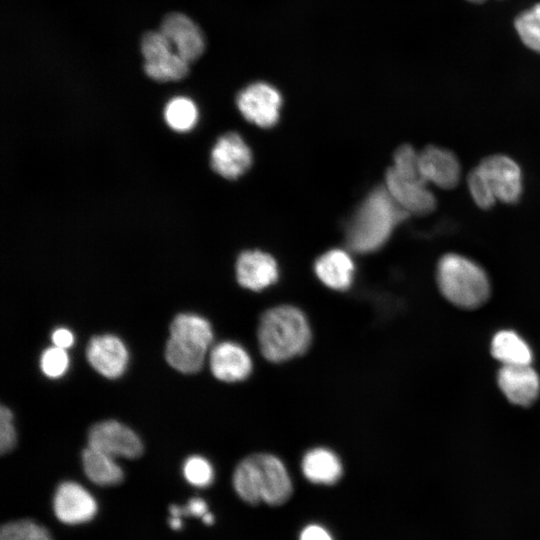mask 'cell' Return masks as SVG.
I'll use <instances>...</instances> for the list:
<instances>
[{
  "label": "cell",
  "mask_w": 540,
  "mask_h": 540,
  "mask_svg": "<svg viewBox=\"0 0 540 540\" xmlns=\"http://www.w3.org/2000/svg\"><path fill=\"white\" fill-rule=\"evenodd\" d=\"M237 495L250 505L265 502L284 504L291 497L293 485L284 463L275 455L258 453L243 459L233 473Z\"/></svg>",
  "instance_id": "1"
},
{
  "label": "cell",
  "mask_w": 540,
  "mask_h": 540,
  "mask_svg": "<svg viewBox=\"0 0 540 540\" xmlns=\"http://www.w3.org/2000/svg\"><path fill=\"white\" fill-rule=\"evenodd\" d=\"M257 338L264 358L281 363L304 354L310 347L312 333L308 319L300 309L281 305L263 313Z\"/></svg>",
  "instance_id": "2"
},
{
  "label": "cell",
  "mask_w": 540,
  "mask_h": 540,
  "mask_svg": "<svg viewBox=\"0 0 540 540\" xmlns=\"http://www.w3.org/2000/svg\"><path fill=\"white\" fill-rule=\"evenodd\" d=\"M408 215L385 186L375 188L348 224L346 239L349 248L357 253H369L381 248L394 228Z\"/></svg>",
  "instance_id": "3"
},
{
  "label": "cell",
  "mask_w": 540,
  "mask_h": 540,
  "mask_svg": "<svg viewBox=\"0 0 540 540\" xmlns=\"http://www.w3.org/2000/svg\"><path fill=\"white\" fill-rule=\"evenodd\" d=\"M437 283L449 302L465 309L480 307L490 296V282L485 270L472 259L457 253H447L439 259Z\"/></svg>",
  "instance_id": "4"
},
{
  "label": "cell",
  "mask_w": 540,
  "mask_h": 540,
  "mask_svg": "<svg viewBox=\"0 0 540 540\" xmlns=\"http://www.w3.org/2000/svg\"><path fill=\"white\" fill-rule=\"evenodd\" d=\"M212 342L213 330L205 318L190 313L178 314L170 325L165 358L181 373H196L203 367Z\"/></svg>",
  "instance_id": "5"
},
{
  "label": "cell",
  "mask_w": 540,
  "mask_h": 540,
  "mask_svg": "<svg viewBox=\"0 0 540 540\" xmlns=\"http://www.w3.org/2000/svg\"><path fill=\"white\" fill-rule=\"evenodd\" d=\"M421 176L419 169L390 167L385 176V188L408 214L426 215L433 212L437 199Z\"/></svg>",
  "instance_id": "6"
},
{
  "label": "cell",
  "mask_w": 540,
  "mask_h": 540,
  "mask_svg": "<svg viewBox=\"0 0 540 540\" xmlns=\"http://www.w3.org/2000/svg\"><path fill=\"white\" fill-rule=\"evenodd\" d=\"M141 52L145 73L155 81H178L188 74L189 63L175 51L161 31L144 34Z\"/></svg>",
  "instance_id": "7"
},
{
  "label": "cell",
  "mask_w": 540,
  "mask_h": 540,
  "mask_svg": "<svg viewBox=\"0 0 540 540\" xmlns=\"http://www.w3.org/2000/svg\"><path fill=\"white\" fill-rule=\"evenodd\" d=\"M88 446L114 458L134 459L143 452L139 436L126 425L106 420L94 424L88 433Z\"/></svg>",
  "instance_id": "8"
},
{
  "label": "cell",
  "mask_w": 540,
  "mask_h": 540,
  "mask_svg": "<svg viewBox=\"0 0 540 540\" xmlns=\"http://www.w3.org/2000/svg\"><path fill=\"white\" fill-rule=\"evenodd\" d=\"M497 201L514 204L523 192V175L519 164L503 154L490 155L479 163Z\"/></svg>",
  "instance_id": "9"
},
{
  "label": "cell",
  "mask_w": 540,
  "mask_h": 540,
  "mask_svg": "<svg viewBox=\"0 0 540 540\" xmlns=\"http://www.w3.org/2000/svg\"><path fill=\"white\" fill-rule=\"evenodd\" d=\"M52 507L55 517L66 525L87 523L98 511V504L93 495L73 481H64L58 485Z\"/></svg>",
  "instance_id": "10"
},
{
  "label": "cell",
  "mask_w": 540,
  "mask_h": 540,
  "mask_svg": "<svg viewBox=\"0 0 540 540\" xmlns=\"http://www.w3.org/2000/svg\"><path fill=\"white\" fill-rule=\"evenodd\" d=\"M282 98L266 83H254L243 89L237 97V106L244 118L262 128L275 125L279 119Z\"/></svg>",
  "instance_id": "11"
},
{
  "label": "cell",
  "mask_w": 540,
  "mask_h": 540,
  "mask_svg": "<svg viewBox=\"0 0 540 540\" xmlns=\"http://www.w3.org/2000/svg\"><path fill=\"white\" fill-rule=\"evenodd\" d=\"M419 170L428 184L445 190L455 188L461 179V165L456 155L434 145L419 152Z\"/></svg>",
  "instance_id": "12"
},
{
  "label": "cell",
  "mask_w": 540,
  "mask_h": 540,
  "mask_svg": "<svg viewBox=\"0 0 540 540\" xmlns=\"http://www.w3.org/2000/svg\"><path fill=\"white\" fill-rule=\"evenodd\" d=\"M252 154L242 139L234 132L222 135L214 144L210 164L212 169L226 179H236L251 165Z\"/></svg>",
  "instance_id": "13"
},
{
  "label": "cell",
  "mask_w": 540,
  "mask_h": 540,
  "mask_svg": "<svg viewBox=\"0 0 540 540\" xmlns=\"http://www.w3.org/2000/svg\"><path fill=\"white\" fill-rule=\"evenodd\" d=\"M87 360L102 376L115 379L125 372L128 351L120 338L111 334L91 338L86 349Z\"/></svg>",
  "instance_id": "14"
},
{
  "label": "cell",
  "mask_w": 540,
  "mask_h": 540,
  "mask_svg": "<svg viewBox=\"0 0 540 540\" xmlns=\"http://www.w3.org/2000/svg\"><path fill=\"white\" fill-rule=\"evenodd\" d=\"M209 365L215 378L228 383L245 380L253 369L249 353L232 341L218 343L211 349Z\"/></svg>",
  "instance_id": "15"
},
{
  "label": "cell",
  "mask_w": 540,
  "mask_h": 540,
  "mask_svg": "<svg viewBox=\"0 0 540 540\" xmlns=\"http://www.w3.org/2000/svg\"><path fill=\"white\" fill-rule=\"evenodd\" d=\"M160 31L188 63L199 58L204 51L205 42L201 30L184 14L166 15L162 20Z\"/></svg>",
  "instance_id": "16"
},
{
  "label": "cell",
  "mask_w": 540,
  "mask_h": 540,
  "mask_svg": "<svg viewBox=\"0 0 540 540\" xmlns=\"http://www.w3.org/2000/svg\"><path fill=\"white\" fill-rule=\"evenodd\" d=\"M277 263L272 256L261 251H245L236 262L238 283L249 290L260 291L278 279Z\"/></svg>",
  "instance_id": "17"
},
{
  "label": "cell",
  "mask_w": 540,
  "mask_h": 540,
  "mask_svg": "<svg viewBox=\"0 0 540 540\" xmlns=\"http://www.w3.org/2000/svg\"><path fill=\"white\" fill-rule=\"evenodd\" d=\"M498 385L513 404L529 406L540 391V380L530 365L503 366L497 377Z\"/></svg>",
  "instance_id": "18"
},
{
  "label": "cell",
  "mask_w": 540,
  "mask_h": 540,
  "mask_svg": "<svg viewBox=\"0 0 540 540\" xmlns=\"http://www.w3.org/2000/svg\"><path fill=\"white\" fill-rule=\"evenodd\" d=\"M314 269L319 280L331 289L343 291L352 284L354 262L344 250L326 252L316 261Z\"/></svg>",
  "instance_id": "19"
},
{
  "label": "cell",
  "mask_w": 540,
  "mask_h": 540,
  "mask_svg": "<svg viewBox=\"0 0 540 540\" xmlns=\"http://www.w3.org/2000/svg\"><path fill=\"white\" fill-rule=\"evenodd\" d=\"M302 473L315 484L333 485L343 475L339 457L330 449L317 447L305 453L301 462Z\"/></svg>",
  "instance_id": "20"
},
{
  "label": "cell",
  "mask_w": 540,
  "mask_h": 540,
  "mask_svg": "<svg viewBox=\"0 0 540 540\" xmlns=\"http://www.w3.org/2000/svg\"><path fill=\"white\" fill-rule=\"evenodd\" d=\"M83 469L91 482L99 486H114L124 479L115 458L88 446L82 453Z\"/></svg>",
  "instance_id": "21"
},
{
  "label": "cell",
  "mask_w": 540,
  "mask_h": 540,
  "mask_svg": "<svg viewBox=\"0 0 540 540\" xmlns=\"http://www.w3.org/2000/svg\"><path fill=\"white\" fill-rule=\"evenodd\" d=\"M491 354L503 366L530 365L532 361V351L528 344L510 330H502L494 335Z\"/></svg>",
  "instance_id": "22"
},
{
  "label": "cell",
  "mask_w": 540,
  "mask_h": 540,
  "mask_svg": "<svg viewBox=\"0 0 540 540\" xmlns=\"http://www.w3.org/2000/svg\"><path fill=\"white\" fill-rule=\"evenodd\" d=\"M164 119L174 131L187 132L197 122L198 110L194 102L186 97H175L165 106Z\"/></svg>",
  "instance_id": "23"
},
{
  "label": "cell",
  "mask_w": 540,
  "mask_h": 540,
  "mask_svg": "<svg viewBox=\"0 0 540 540\" xmlns=\"http://www.w3.org/2000/svg\"><path fill=\"white\" fill-rule=\"evenodd\" d=\"M514 28L527 48L540 53V3L517 15Z\"/></svg>",
  "instance_id": "24"
},
{
  "label": "cell",
  "mask_w": 540,
  "mask_h": 540,
  "mask_svg": "<svg viewBox=\"0 0 540 540\" xmlns=\"http://www.w3.org/2000/svg\"><path fill=\"white\" fill-rule=\"evenodd\" d=\"M0 540H53L49 530L32 519L6 522L0 529Z\"/></svg>",
  "instance_id": "25"
},
{
  "label": "cell",
  "mask_w": 540,
  "mask_h": 540,
  "mask_svg": "<svg viewBox=\"0 0 540 540\" xmlns=\"http://www.w3.org/2000/svg\"><path fill=\"white\" fill-rule=\"evenodd\" d=\"M467 187L472 200L479 208L490 209L497 202L485 175L478 166L469 172Z\"/></svg>",
  "instance_id": "26"
},
{
  "label": "cell",
  "mask_w": 540,
  "mask_h": 540,
  "mask_svg": "<svg viewBox=\"0 0 540 540\" xmlns=\"http://www.w3.org/2000/svg\"><path fill=\"white\" fill-rule=\"evenodd\" d=\"M183 475L188 483L195 487H207L214 480V469L204 457L193 455L183 464Z\"/></svg>",
  "instance_id": "27"
},
{
  "label": "cell",
  "mask_w": 540,
  "mask_h": 540,
  "mask_svg": "<svg viewBox=\"0 0 540 540\" xmlns=\"http://www.w3.org/2000/svg\"><path fill=\"white\" fill-rule=\"evenodd\" d=\"M69 367V357L65 349L53 346L43 351L40 358V368L49 378L63 376Z\"/></svg>",
  "instance_id": "28"
},
{
  "label": "cell",
  "mask_w": 540,
  "mask_h": 540,
  "mask_svg": "<svg viewBox=\"0 0 540 540\" xmlns=\"http://www.w3.org/2000/svg\"><path fill=\"white\" fill-rule=\"evenodd\" d=\"M16 430L13 424L11 410L2 405L0 408V451L5 454L11 451L16 444Z\"/></svg>",
  "instance_id": "29"
},
{
  "label": "cell",
  "mask_w": 540,
  "mask_h": 540,
  "mask_svg": "<svg viewBox=\"0 0 540 540\" xmlns=\"http://www.w3.org/2000/svg\"><path fill=\"white\" fill-rule=\"evenodd\" d=\"M171 517L181 518L182 516L203 517L208 513L207 503L202 498H192L185 506L171 505L169 507Z\"/></svg>",
  "instance_id": "30"
},
{
  "label": "cell",
  "mask_w": 540,
  "mask_h": 540,
  "mask_svg": "<svg viewBox=\"0 0 540 540\" xmlns=\"http://www.w3.org/2000/svg\"><path fill=\"white\" fill-rule=\"evenodd\" d=\"M51 339L54 346L65 350L74 344V334L64 327L55 329L51 335Z\"/></svg>",
  "instance_id": "31"
},
{
  "label": "cell",
  "mask_w": 540,
  "mask_h": 540,
  "mask_svg": "<svg viewBox=\"0 0 540 540\" xmlns=\"http://www.w3.org/2000/svg\"><path fill=\"white\" fill-rule=\"evenodd\" d=\"M300 540H333L326 529L319 525H309L305 527L301 534Z\"/></svg>",
  "instance_id": "32"
},
{
  "label": "cell",
  "mask_w": 540,
  "mask_h": 540,
  "mask_svg": "<svg viewBox=\"0 0 540 540\" xmlns=\"http://www.w3.org/2000/svg\"><path fill=\"white\" fill-rule=\"evenodd\" d=\"M202 520L205 524L211 525L214 522V516L212 513L208 512L202 517Z\"/></svg>",
  "instance_id": "33"
},
{
  "label": "cell",
  "mask_w": 540,
  "mask_h": 540,
  "mask_svg": "<svg viewBox=\"0 0 540 540\" xmlns=\"http://www.w3.org/2000/svg\"><path fill=\"white\" fill-rule=\"evenodd\" d=\"M467 1H469V2H471V3L480 4V3L485 2L486 0H467Z\"/></svg>",
  "instance_id": "34"
}]
</instances>
